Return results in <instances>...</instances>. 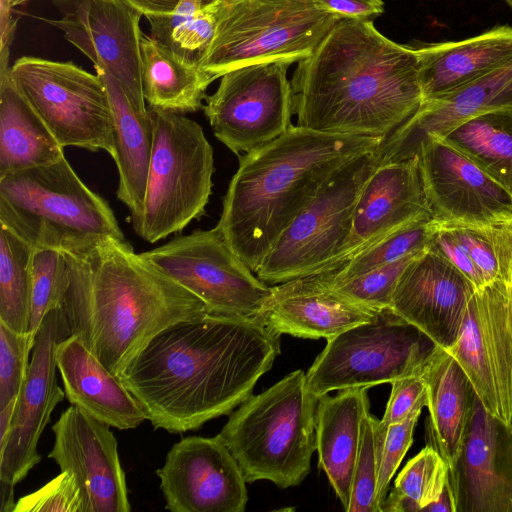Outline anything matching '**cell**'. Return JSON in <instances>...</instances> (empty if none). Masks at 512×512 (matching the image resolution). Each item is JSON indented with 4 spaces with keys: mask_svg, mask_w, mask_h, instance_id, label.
Wrapping results in <instances>:
<instances>
[{
    "mask_svg": "<svg viewBox=\"0 0 512 512\" xmlns=\"http://www.w3.org/2000/svg\"><path fill=\"white\" fill-rule=\"evenodd\" d=\"M383 139L290 127L275 140L239 155L216 228L254 272L323 184Z\"/></svg>",
    "mask_w": 512,
    "mask_h": 512,
    "instance_id": "277c9868",
    "label": "cell"
},
{
    "mask_svg": "<svg viewBox=\"0 0 512 512\" xmlns=\"http://www.w3.org/2000/svg\"><path fill=\"white\" fill-rule=\"evenodd\" d=\"M0 224L34 248L80 257L111 239L126 241L109 204L65 157L0 177Z\"/></svg>",
    "mask_w": 512,
    "mask_h": 512,
    "instance_id": "5b68a950",
    "label": "cell"
},
{
    "mask_svg": "<svg viewBox=\"0 0 512 512\" xmlns=\"http://www.w3.org/2000/svg\"><path fill=\"white\" fill-rule=\"evenodd\" d=\"M10 68L0 70V177L64 157L63 148L14 83Z\"/></svg>",
    "mask_w": 512,
    "mask_h": 512,
    "instance_id": "f1b7e54d",
    "label": "cell"
},
{
    "mask_svg": "<svg viewBox=\"0 0 512 512\" xmlns=\"http://www.w3.org/2000/svg\"><path fill=\"white\" fill-rule=\"evenodd\" d=\"M338 391L335 396L325 394L318 398L316 450L319 468L327 475L346 511L359 447L360 425L370 405L368 388Z\"/></svg>",
    "mask_w": 512,
    "mask_h": 512,
    "instance_id": "83f0119b",
    "label": "cell"
},
{
    "mask_svg": "<svg viewBox=\"0 0 512 512\" xmlns=\"http://www.w3.org/2000/svg\"><path fill=\"white\" fill-rule=\"evenodd\" d=\"M325 10L340 18L374 20L382 14V0H316Z\"/></svg>",
    "mask_w": 512,
    "mask_h": 512,
    "instance_id": "f6af8a7d",
    "label": "cell"
},
{
    "mask_svg": "<svg viewBox=\"0 0 512 512\" xmlns=\"http://www.w3.org/2000/svg\"><path fill=\"white\" fill-rule=\"evenodd\" d=\"M62 306L71 334L118 377L159 332L209 313L200 298L136 254L128 241L115 239L89 257L71 255Z\"/></svg>",
    "mask_w": 512,
    "mask_h": 512,
    "instance_id": "3957f363",
    "label": "cell"
},
{
    "mask_svg": "<svg viewBox=\"0 0 512 512\" xmlns=\"http://www.w3.org/2000/svg\"><path fill=\"white\" fill-rule=\"evenodd\" d=\"M423 101L473 83L512 61V26H495L458 41L414 47Z\"/></svg>",
    "mask_w": 512,
    "mask_h": 512,
    "instance_id": "484cf974",
    "label": "cell"
},
{
    "mask_svg": "<svg viewBox=\"0 0 512 512\" xmlns=\"http://www.w3.org/2000/svg\"><path fill=\"white\" fill-rule=\"evenodd\" d=\"M419 254L374 268L338 284L327 283L339 293L364 306L375 310L390 308L392 295L400 276Z\"/></svg>",
    "mask_w": 512,
    "mask_h": 512,
    "instance_id": "f35d334b",
    "label": "cell"
},
{
    "mask_svg": "<svg viewBox=\"0 0 512 512\" xmlns=\"http://www.w3.org/2000/svg\"><path fill=\"white\" fill-rule=\"evenodd\" d=\"M290 82L297 126L324 133L385 139L423 102L414 47L373 20L338 19Z\"/></svg>",
    "mask_w": 512,
    "mask_h": 512,
    "instance_id": "7a4b0ae2",
    "label": "cell"
},
{
    "mask_svg": "<svg viewBox=\"0 0 512 512\" xmlns=\"http://www.w3.org/2000/svg\"><path fill=\"white\" fill-rule=\"evenodd\" d=\"M51 429L55 440L48 457L75 476L85 512H129L126 477L110 426L72 405Z\"/></svg>",
    "mask_w": 512,
    "mask_h": 512,
    "instance_id": "d6986e66",
    "label": "cell"
},
{
    "mask_svg": "<svg viewBox=\"0 0 512 512\" xmlns=\"http://www.w3.org/2000/svg\"><path fill=\"white\" fill-rule=\"evenodd\" d=\"M512 106V61L485 77L443 96L424 100L417 112L375 149L378 164L416 155L429 135L444 137L469 118Z\"/></svg>",
    "mask_w": 512,
    "mask_h": 512,
    "instance_id": "cb8c5ba5",
    "label": "cell"
},
{
    "mask_svg": "<svg viewBox=\"0 0 512 512\" xmlns=\"http://www.w3.org/2000/svg\"><path fill=\"white\" fill-rule=\"evenodd\" d=\"M423 512H456V504L448 481L439 498L424 508Z\"/></svg>",
    "mask_w": 512,
    "mask_h": 512,
    "instance_id": "c3c4849f",
    "label": "cell"
},
{
    "mask_svg": "<svg viewBox=\"0 0 512 512\" xmlns=\"http://www.w3.org/2000/svg\"><path fill=\"white\" fill-rule=\"evenodd\" d=\"M438 346L391 308L327 340L306 373L318 398L331 391L392 383L420 374Z\"/></svg>",
    "mask_w": 512,
    "mask_h": 512,
    "instance_id": "9c48e42d",
    "label": "cell"
},
{
    "mask_svg": "<svg viewBox=\"0 0 512 512\" xmlns=\"http://www.w3.org/2000/svg\"><path fill=\"white\" fill-rule=\"evenodd\" d=\"M421 376L427 387V445L442 456L451 473L470 426L476 394L458 362L437 347Z\"/></svg>",
    "mask_w": 512,
    "mask_h": 512,
    "instance_id": "4316f807",
    "label": "cell"
},
{
    "mask_svg": "<svg viewBox=\"0 0 512 512\" xmlns=\"http://www.w3.org/2000/svg\"><path fill=\"white\" fill-rule=\"evenodd\" d=\"M438 227L433 219L404 225L352 256L336 270L319 272L331 285L360 276L428 249Z\"/></svg>",
    "mask_w": 512,
    "mask_h": 512,
    "instance_id": "d6a6232c",
    "label": "cell"
},
{
    "mask_svg": "<svg viewBox=\"0 0 512 512\" xmlns=\"http://www.w3.org/2000/svg\"><path fill=\"white\" fill-rule=\"evenodd\" d=\"M57 369L68 401L87 415L120 430L133 429L146 414L123 385L85 345L71 334L55 348Z\"/></svg>",
    "mask_w": 512,
    "mask_h": 512,
    "instance_id": "d4e9b609",
    "label": "cell"
},
{
    "mask_svg": "<svg viewBox=\"0 0 512 512\" xmlns=\"http://www.w3.org/2000/svg\"><path fill=\"white\" fill-rule=\"evenodd\" d=\"M12 79L62 148L104 150L113 158L114 127L101 77L72 62L24 56Z\"/></svg>",
    "mask_w": 512,
    "mask_h": 512,
    "instance_id": "8fae6325",
    "label": "cell"
},
{
    "mask_svg": "<svg viewBox=\"0 0 512 512\" xmlns=\"http://www.w3.org/2000/svg\"><path fill=\"white\" fill-rule=\"evenodd\" d=\"M449 481V467L438 451L426 445L395 479L381 512L423 511L436 501Z\"/></svg>",
    "mask_w": 512,
    "mask_h": 512,
    "instance_id": "836d02e7",
    "label": "cell"
},
{
    "mask_svg": "<svg viewBox=\"0 0 512 512\" xmlns=\"http://www.w3.org/2000/svg\"><path fill=\"white\" fill-rule=\"evenodd\" d=\"M338 19L316 0H225L200 68L216 80L246 65L299 62Z\"/></svg>",
    "mask_w": 512,
    "mask_h": 512,
    "instance_id": "ba28073f",
    "label": "cell"
},
{
    "mask_svg": "<svg viewBox=\"0 0 512 512\" xmlns=\"http://www.w3.org/2000/svg\"><path fill=\"white\" fill-rule=\"evenodd\" d=\"M440 138L512 194V106L477 114Z\"/></svg>",
    "mask_w": 512,
    "mask_h": 512,
    "instance_id": "4dcf8cb0",
    "label": "cell"
},
{
    "mask_svg": "<svg viewBox=\"0 0 512 512\" xmlns=\"http://www.w3.org/2000/svg\"><path fill=\"white\" fill-rule=\"evenodd\" d=\"M279 354L261 319L207 313L159 332L119 378L155 429L182 433L229 415Z\"/></svg>",
    "mask_w": 512,
    "mask_h": 512,
    "instance_id": "6da1fadb",
    "label": "cell"
},
{
    "mask_svg": "<svg viewBox=\"0 0 512 512\" xmlns=\"http://www.w3.org/2000/svg\"><path fill=\"white\" fill-rule=\"evenodd\" d=\"M318 397L296 370L250 395L217 435L242 470L246 483L268 480L286 489L309 474L316 450Z\"/></svg>",
    "mask_w": 512,
    "mask_h": 512,
    "instance_id": "8992f818",
    "label": "cell"
},
{
    "mask_svg": "<svg viewBox=\"0 0 512 512\" xmlns=\"http://www.w3.org/2000/svg\"><path fill=\"white\" fill-rule=\"evenodd\" d=\"M33 341L0 322V409L17 398L25 381Z\"/></svg>",
    "mask_w": 512,
    "mask_h": 512,
    "instance_id": "ab89813d",
    "label": "cell"
},
{
    "mask_svg": "<svg viewBox=\"0 0 512 512\" xmlns=\"http://www.w3.org/2000/svg\"><path fill=\"white\" fill-rule=\"evenodd\" d=\"M415 156L426 201L438 227L512 221V194L443 138L427 136Z\"/></svg>",
    "mask_w": 512,
    "mask_h": 512,
    "instance_id": "9a60e30c",
    "label": "cell"
},
{
    "mask_svg": "<svg viewBox=\"0 0 512 512\" xmlns=\"http://www.w3.org/2000/svg\"><path fill=\"white\" fill-rule=\"evenodd\" d=\"M425 219H432V215L424 194L417 156L378 164L359 194L352 228L343 248L322 271L338 269L385 235Z\"/></svg>",
    "mask_w": 512,
    "mask_h": 512,
    "instance_id": "7402d4cb",
    "label": "cell"
},
{
    "mask_svg": "<svg viewBox=\"0 0 512 512\" xmlns=\"http://www.w3.org/2000/svg\"><path fill=\"white\" fill-rule=\"evenodd\" d=\"M279 60L239 67L221 76L204 113L215 137L238 156L284 134L294 114L287 71Z\"/></svg>",
    "mask_w": 512,
    "mask_h": 512,
    "instance_id": "4fadbf2b",
    "label": "cell"
},
{
    "mask_svg": "<svg viewBox=\"0 0 512 512\" xmlns=\"http://www.w3.org/2000/svg\"><path fill=\"white\" fill-rule=\"evenodd\" d=\"M431 246L443 255L472 284L475 291L481 290L486 285L470 251L453 230L438 227Z\"/></svg>",
    "mask_w": 512,
    "mask_h": 512,
    "instance_id": "ee69618b",
    "label": "cell"
},
{
    "mask_svg": "<svg viewBox=\"0 0 512 512\" xmlns=\"http://www.w3.org/2000/svg\"><path fill=\"white\" fill-rule=\"evenodd\" d=\"M446 351L484 409L512 429V277L474 291L460 334Z\"/></svg>",
    "mask_w": 512,
    "mask_h": 512,
    "instance_id": "5bb4252c",
    "label": "cell"
},
{
    "mask_svg": "<svg viewBox=\"0 0 512 512\" xmlns=\"http://www.w3.org/2000/svg\"><path fill=\"white\" fill-rule=\"evenodd\" d=\"M152 148L135 233L149 243L182 231L205 213L212 192L213 149L183 114L149 108Z\"/></svg>",
    "mask_w": 512,
    "mask_h": 512,
    "instance_id": "52a82bcc",
    "label": "cell"
},
{
    "mask_svg": "<svg viewBox=\"0 0 512 512\" xmlns=\"http://www.w3.org/2000/svg\"><path fill=\"white\" fill-rule=\"evenodd\" d=\"M392 389L381 426L399 423L418 406H427V387L420 374L409 375L391 383Z\"/></svg>",
    "mask_w": 512,
    "mask_h": 512,
    "instance_id": "7bdbcfd3",
    "label": "cell"
},
{
    "mask_svg": "<svg viewBox=\"0 0 512 512\" xmlns=\"http://www.w3.org/2000/svg\"><path fill=\"white\" fill-rule=\"evenodd\" d=\"M422 408L423 406L416 407L406 419L391 424L387 428L376 488V499L380 512L381 506L388 495L390 481L413 443L414 428Z\"/></svg>",
    "mask_w": 512,
    "mask_h": 512,
    "instance_id": "b9f144b4",
    "label": "cell"
},
{
    "mask_svg": "<svg viewBox=\"0 0 512 512\" xmlns=\"http://www.w3.org/2000/svg\"><path fill=\"white\" fill-rule=\"evenodd\" d=\"M29 1H32V0H0V2H3L7 6H9L10 8H13V7L18 6V5L25 4V3L29 2Z\"/></svg>",
    "mask_w": 512,
    "mask_h": 512,
    "instance_id": "816d5d0a",
    "label": "cell"
},
{
    "mask_svg": "<svg viewBox=\"0 0 512 512\" xmlns=\"http://www.w3.org/2000/svg\"><path fill=\"white\" fill-rule=\"evenodd\" d=\"M34 247L0 224V322L29 333Z\"/></svg>",
    "mask_w": 512,
    "mask_h": 512,
    "instance_id": "1f68e13d",
    "label": "cell"
},
{
    "mask_svg": "<svg viewBox=\"0 0 512 512\" xmlns=\"http://www.w3.org/2000/svg\"><path fill=\"white\" fill-rule=\"evenodd\" d=\"M156 474L165 509L171 512H243L246 508L244 475L217 435L183 438L171 447Z\"/></svg>",
    "mask_w": 512,
    "mask_h": 512,
    "instance_id": "e0dca14e",
    "label": "cell"
},
{
    "mask_svg": "<svg viewBox=\"0 0 512 512\" xmlns=\"http://www.w3.org/2000/svg\"><path fill=\"white\" fill-rule=\"evenodd\" d=\"M449 483L456 512H512V429L490 415L477 396Z\"/></svg>",
    "mask_w": 512,
    "mask_h": 512,
    "instance_id": "44dd1931",
    "label": "cell"
},
{
    "mask_svg": "<svg viewBox=\"0 0 512 512\" xmlns=\"http://www.w3.org/2000/svg\"><path fill=\"white\" fill-rule=\"evenodd\" d=\"M474 291L472 284L430 245L403 271L390 308L447 350L460 334Z\"/></svg>",
    "mask_w": 512,
    "mask_h": 512,
    "instance_id": "ffe728a7",
    "label": "cell"
},
{
    "mask_svg": "<svg viewBox=\"0 0 512 512\" xmlns=\"http://www.w3.org/2000/svg\"><path fill=\"white\" fill-rule=\"evenodd\" d=\"M225 0L185 16L147 17L151 37L188 64L200 67L214 38Z\"/></svg>",
    "mask_w": 512,
    "mask_h": 512,
    "instance_id": "e575fe53",
    "label": "cell"
},
{
    "mask_svg": "<svg viewBox=\"0 0 512 512\" xmlns=\"http://www.w3.org/2000/svg\"><path fill=\"white\" fill-rule=\"evenodd\" d=\"M450 228L464 243L485 284L512 277V221L488 226Z\"/></svg>",
    "mask_w": 512,
    "mask_h": 512,
    "instance_id": "8d00e7d4",
    "label": "cell"
},
{
    "mask_svg": "<svg viewBox=\"0 0 512 512\" xmlns=\"http://www.w3.org/2000/svg\"><path fill=\"white\" fill-rule=\"evenodd\" d=\"M60 29L95 69L114 77L124 90L145 98L141 79V14L123 0H52Z\"/></svg>",
    "mask_w": 512,
    "mask_h": 512,
    "instance_id": "ac0fdd59",
    "label": "cell"
},
{
    "mask_svg": "<svg viewBox=\"0 0 512 512\" xmlns=\"http://www.w3.org/2000/svg\"><path fill=\"white\" fill-rule=\"evenodd\" d=\"M386 433L380 420L369 410L360 425L359 447L347 512H380L376 488Z\"/></svg>",
    "mask_w": 512,
    "mask_h": 512,
    "instance_id": "74e56055",
    "label": "cell"
},
{
    "mask_svg": "<svg viewBox=\"0 0 512 512\" xmlns=\"http://www.w3.org/2000/svg\"><path fill=\"white\" fill-rule=\"evenodd\" d=\"M378 311L339 293L315 273L273 285L261 321L277 335L329 340L372 320Z\"/></svg>",
    "mask_w": 512,
    "mask_h": 512,
    "instance_id": "603a6c76",
    "label": "cell"
},
{
    "mask_svg": "<svg viewBox=\"0 0 512 512\" xmlns=\"http://www.w3.org/2000/svg\"><path fill=\"white\" fill-rule=\"evenodd\" d=\"M71 255L49 248L34 249L29 327L33 344L46 314L58 307L64 298L70 279Z\"/></svg>",
    "mask_w": 512,
    "mask_h": 512,
    "instance_id": "d590c367",
    "label": "cell"
},
{
    "mask_svg": "<svg viewBox=\"0 0 512 512\" xmlns=\"http://www.w3.org/2000/svg\"><path fill=\"white\" fill-rule=\"evenodd\" d=\"M374 151L347 162L323 184L263 259L255 273L260 280L273 286L319 273L339 255L359 194L378 165Z\"/></svg>",
    "mask_w": 512,
    "mask_h": 512,
    "instance_id": "30bf717a",
    "label": "cell"
},
{
    "mask_svg": "<svg viewBox=\"0 0 512 512\" xmlns=\"http://www.w3.org/2000/svg\"><path fill=\"white\" fill-rule=\"evenodd\" d=\"M141 79L149 108L185 114L203 108L215 80L200 67L176 56L151 36L141 39Z\"/></svg>",
    "mask_w": 512,
    "mask_h": 512,
    "instance_id": "f546056e",
    "label": "cell"
},
{
    "mask_svg": "<svg viewBox=\"0 0 512 512\" xmlns=\"http://www.w3.org/2000/svg\"><path fill=\"white\" fill-rule=\"evenodd\" d=\"M14 512H85V505L75 476L61 471L37 491L21 497Z\"/></svg>",
    "mask_w": 512,
    "mask_h": 512,
    "instance_id": "60d3db41",
    "label": "cell"
},
{
    "mask_svg": "<svg viewBox=\"0 0 512 512\" xmlns=\"http://www.w3.org/2000/svg\"><path fill=\"white\" fill-rule=\"evenodd\" d=\"M140 255L200 298L209 313L261 319L272 286L235 254L220 231L195 230Z\"/></svg>",
    "mask_w": 512,
    "mask_h": 512,
    "instance_id": "7c38bea8",
    "label": "cell"
},
{
    "mask_svg": "<svg viewBox=\"0 0 512 512\" xmlns=\"http://www.w3.org/2000/svg\"><path fill=\"white\" fill-rule=\"evenodd\" d=\"M142 16L163 17L175 13L182 0H123Z\"/></svg>",
    "mask_w": 512,
    "mask_h": 512,
    "instance_id": "bcb514c9",
    "label": "cell"
},
{
    "mask_svg": "<svg viewBox=\"0 0 512 512\" xmlns=\"http://www.w3.org/2000/svg\"><path fill=\"white\" fill-rule=\"evenodd\" d=\"M17 398L10 401L3 409H0V445L3 444L10 432L15 412Z\"/></svg>",
    "mask_w": 512,
    "mask_h": 512,
    "instance_id": "681fc988",
    "label": "cell"
},
{
    "mask_svg": "<svg viewBox=\"0 0 512 512\" xmlns=\"http://www.w3.org/2000/svg\"><path fill=\"white\" fill-rule=\"evenodd\" d=\"M505 1L512 8V0H505Z\"/></svg>",
    "mask_w": 512,
    "mask_h": 512,
    "instance_id": "f5cc1de1",
    "label": "cell"
},
{
    "mask_svg": "<svg viewBox=\"0 0 512 512\" xmlns=\"http://www.w3.org/2000/svg\"><path fill=\"white\" fill-rule=\"evenodd\" d=\"M1 500H0V511L1 512H14L16 502L14 500V487L15 485L1 481Z\"/></svg>",
    "mask_w": 512,
    "mask_h": 512,
    "instance_id": "f907efd6",
    "label": "cell"
},
{
    "mask_svg": "<svg viewBox=\"0 0 512 512\" xmlns=\"http://www.w3.org/2000/svg\"><path fill=\"white\" fill-rule=\"evenodd\" d=\"M1 10V45H0V70L9 68V50L14 37L16 21L12 17L9 6L0 2Z\"/></svg>",
    "mask_w": 512,
    "mask_h": 512,
    "instance_id": "7dc6e473",
    "label": "cell"
},
{
    "mask_svg": "<svg viewBox=\"0 0 512 512\" xmlns=\"http://www.w3.org/2000/svg\"><path fill=\"white\" fill-rule=\"evenodd\" d=\"M71 335L61 304L44 317L34 339L32 359L17 397L12 426L0 445V480L16 485L40 462V436L65 397L56 377V345Z\"/></svg>",
    "mask_w": 512,
    "mask_h": 512,
    "instance_id": "2e32d148",
    "label": "cell"
}]
</instances>
